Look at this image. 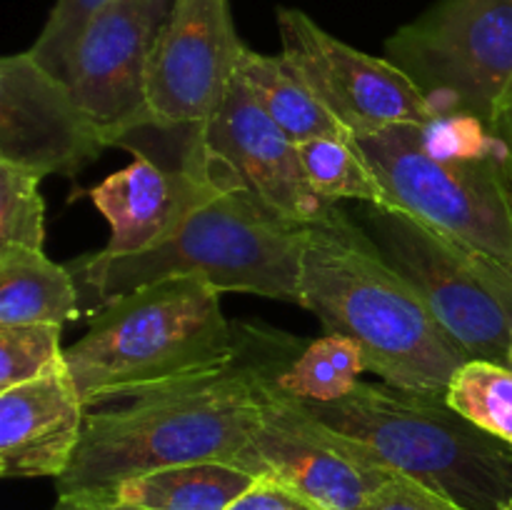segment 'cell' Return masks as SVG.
I'll list each match as a JSON object with an SVG mask.
<instances>
[{
  "instance_id": "1",
  "label": "cell",
  "mask_w": 512,
  "mask_h": 510,
  "mask_svg": "<svg viewBox=\"0 0 512 510\" xmlns=\"http://www.w3.org/2000/svg\"><path fill=\"white\" fill-rule=\"evenodd\" d=\"M238 328V353L225 363L88 405L73 463L55 480L58 495H108L123 480L170 465H235L278 375L303 348L263 325Z\"/></svg>"
},
{
  "instance_id": "2",
  "label": "cell",
  "mask_w": 512,
  "mask_h": 510,
  "mask_svg": "<svg viewBox=\"0 0 512 510\" xmlns=\"http://www.w3.org/2000/svg\"><path fill=\"white\" fill-rule=\"evenodd\" d=\"M298 305L328 335L353 340L383 383L445 395L465 363L418 290L343 208L308 225Z\"/></svg>"
},
{
  "instance_id": "3",
  "label": "cell",
  "mask_w": 512,
  "mask_h": 510,
  "mask_svg": "<svg viewBox=\"0 0 512 510\" xmlns=\"http://www.w3.org/2000/svg\"><path fill=\"white\" fill-rule=\"evenodd\" d=\"M305 238L308 225L278 218L243 190H220L155 248L130 255L98 250L65 265L88 320L113 300L173 275L205 278L220 293L300 303Z\"/></svg>"
},
{
  "instance_id": "4",
  "label": "cell",
  "mask_w": 512,
  "mask_h": 510,
  "mask_svg": "<svg viewBox=\"0 0 512 510\" xmlns=\"http://www.w3.org/2000/svg\"><path fill=\"white\" fill-rule=\"evenodd\" d=\"M220 295L205 278L173 275L100 308L88 333L65 348L85 408L233 358L240 328L225 320Z\"/></svg>"
},
{
  "instance_id": "5",
  "label": "cell",
  "mask_w": 512,
  "mask_h": 510,
  "mask_svg": "<svg viewBox=\"0 0 512 510\" xmlns=\"http://www.w3.org/2000/svg\"><path fill=\"white\" fill-rule=\"evenodd\" d=\"M303 405L373 450L393 473L463 508L505 510L512 503V448L450 408L445 395L360 380L340 400Z\"/></svg>"
},
{
  "instance_id": "6",
  "label": "cell",
  "mask_w": 512,
  "mask_h": 510,
  "mask_svg": "<svg viewBox=\"0 0 512 510\" xmlns=\"http://www.w3.org/2000/svg\"><path fill=\"white\" fill-rule=\"evenodd\" d=\"M355 145L393 208L512 270V180L495 143L488 150H440L428 143L425 125H393Z\"/></svg>"
},
{
  "instance_id": "7",
  "label": "cell",
  "mask_w": 512,
  "mask_h": 510,
  "mask_svg": "<svg viewBox=\"0 0 512 510\" xmlns=\"http://www.w3.org/2000/svg\"><path fill=\"white\" fill-rule=\"evenodd\" d=\"M358 225L418 290L465 360L510 368L512 270L393 205L360 203Z\"/></svg>"
},
{
  "instance_id": "8",
  "label": "cell",
  "mask_w": 512,
  "mask_h": 510,
  "mask_svg": "<svg viewBox=\"0 0 512 510\" xmlns=\"http://www.w3.org/2000/svg\"><path fill=\"white\" fill-rule=\"evenodd\" d=\"M440 118L490 128L512 83V0H440L385 43Z\"/></svg>"
},
{
  "instance_id": "9",
  "label": "cell",
  "mask_w": 512,
  "mask_h": 510,
  "mask_svg": "<svg viewBox=\"0 0 512 510\" xmlns=\"http://www.w3.org/2000/svg\"><path fill=\"white\" fill-rule=\"evenodd\" d=\"M235 465L255 478L280 480L328 510H358L395 475L373 450L323 423L278 383Z\"/></svg>"
},
{
  "instance_id": "10",
  "label": "cell",
  "mask_w": 512,
  "mask_h": 510,
  "mask_svg": "<svg viewBox=\"0 0 512 510\" xmlns=\"http://www.w3.org/2000/svg\"><path fill=\"white\" fill-rule=\"evenodd\" d=\"M278 30L288 63L353 140L393 125H433L438 120L405 70L343 43L303 10L280 8Z\"/></svg>"
},
{
  "instance_id": "11",
  "label": "cell",
  "mask_w": 512,
  "mask_h": 510,
  "mask_svg": "<svg viewBox=\"0 0 512 510\" xmlns=\"http://www.w3.org/2000/svg\"><path fill=\"white\" fill-rule=\"evenodd\" d=\"M203 168L220 190H243L278 218L315 225L338 205L320 198L300 160L298 143L260 108L238 73L200 130Z\"/></svg>"
},
{
  "instance_id": "12",
  "label": "cell",
  "mask_w": 512,
  "mask_h": 510,
  "mask_svg": "<svg viewBox=\"0 0 512 510\" xmlns=\"http://www.w3.org/2000/svg\"><path fill=\"white\" fill-rule=\"evenodd\" d=\"M240 50L230 0H178L150 53L153 123L203 128L233 80Z\"/></svg>"
},
{
  "instance_id": "13",
  "label": "cell",
  "mask_w": 512,
  "mask_h": 510,
  "mask_svg": "<svg viewBox=\"0 0 512 510\" xmlns=\"http://www.w3.org/2000/svg\"><path fill=\"white\" fill-rule=\"evenodd\" d=\"M110 148L80 110L68 83L30 50L0 60V160L73 178Z\"/></svg>"
},
{
  "instance_id": "14",
  "label": "cell",
  "mask_w": 512,
  "mask_h": 510,
  "mask_svg": "<svg viewBox=\"0 0 512 510\" xmlns=\"http://www.w3.org/2000/svg\"><path fill=\"white\" fill-rule=\"evenodd\" d=\"M155 35L143 0H115L90 20L65 63L63 80L75 103L108 145L153 123L148 70Z\"/></svg>"
},
{
  "instance_id": "15",
  "label": "cell",
  "mask_w": 512,
  "mask_h": 510,
  "mask_svg": "<svg viewBox=\"0 0 512 510\" xmlns=\"http://www.w3.org/2000/svg\"><path fill=\"white\" fill-rule=\"evenodd\" d=\"M218 193L205 175L135 155L128 168L115 170L90 190V200L110 225L103 253H143L165 243Z\"/></svg>"
},
{
  "instance_id": "16",
  "label": "cell",
  "mask_w": 512,
  "mask_h": 510,
  "mask_svg": "<svg viewBox=\"0 0 512 510\" xmlns=\"http://www.w3.org/2000/svg\"><path fill=\"white\" fill-rule=\"evenodd\" d=\"M85 403L68 363L40 378L0 390L3 478L65 475L83 438Z\"/></svg>"
},
{
  "instance_id": "17",
  "label": "cell",
  "mask_w": 512,
  "mask_h": 510,
  "mask_svg": "<svg viewBox=\"0 0 512 510\" xmlns=\"http://www.w3.org/2000/svg\"><path fill=\"white\" fill-rule=\"evenodd\" d=\"M80 318V295L68 265L45 250L0 245V325L55 323Z\"/></svg>"
},
{
  "instance_id": "18",
  "label": "cell",
  "mask_w": 512,
  "mask_h": 510,
  "mask_svg": "<svg viewBox=\"0 0 512 510\" xmlns=\"http://www.w3.org/2000/svg\"><path fill=\"white\" fill-rule=\"evenodd\" d=\"M253 483L255 475L238 465L205 460L123 480L103 498L140 510H228Z\"/></svg>"
},
{
  "instance_id": "19",
  "label": "cell",
  "mask_w": 512,
  "mask_h": 510,
  "mask_svg": "<svg viewBox=\"0 0 512 510\" xmlns=\"http://www.w3.org/2000/svg\"><path fill=\"white\" fill-rule=\"evenodd\" d=\"M235 73L243 78L260 108L280 125V130L293 143L300 145L315 138L353 140V135L315 98L313 90L283 53L265 55L243 45Z\"/></svg>"
},
{
  "instance_id": "20",
  "label": "cell",
  "mask_w": 512,
  "mask_h": 510,
  "mask_svg": "<svg viewBox=\"0 0 512 510\" xmlns=\"http://www.w3.org/2000/svg\"><path fill=\"white\" fill-rule=\"evenodd\" d=\"M363 370L368 365L353 340L325 333L293 355L278 375V388L303 403H333L360 383Z\"/></svg>"
},
{
  "instance_id": "21",
  "label": "cell",
  "mask_w": 512,
  "mask_h": 510,
  "mask_svg": "<svg viewBox=\"0 0 512 510\" xmlns=\"http://www.w3.org/2000/svg\"><path fill=\"white\" fill-rule=\"evenodd\" d=\"M300 160L315 193L330 205L340 200L393 205L385 185L360 153L355 140L315 138L298 145Z\"/></svg>"
},
{
  "instance_id": "22",
  "label": "cell",
  "mask_w": 512,
  "mask_h": 510,
  "mask_svg": "<svg viewBox=\"0 0 512 510\" xmlns=\"http://www.w3.org/2000/svg\"><path fill=\"white\" fill-rule=\"evenodd\" d=\"M445 400L463 418L512 448V368L493 360H465L450 378Z\"/></svg>"
},
{
  "instance_id": "23",
  "label": "cell",
  "mask_w": 512,
  "mask_h": 510,
  "mask_svg": "<svg viewBox=\"0 0 512 510\" xmlns=\"http://www.w3.org/2000/svg\"><path fill=\"white\" fill-rule=\"evenodd\" d=\"M60 333L63 325L55 323L0 325V390L15 388L65 365Z\"/></svg>"
},
{
  "instance_id": "24",
  "label": "cell",
  "mask_w": 512,
  "mask_h": 510,
  "mask_svg": "<svg viewBox=\"0 0 512 510\" xmlns=\"http://www.w3.org/2000/svg\"><path fill=\"white\" fill-rule=\"evenodd\" d=\"M43 175L0 160V245H23L43 250L45 200L40 195Z\"/></svg>"
},
{
  "instance_id": "25",
  "label": "cell",
  "mask_w": 512,
  "mask_h": 510,
  "mask_svg": "<svg viewBox=\"0 0 512 510\" xmlns=\"http://www.w3.org/2000/svg\"><path fill=\"white\" fill-rule=\"evenodd\" d=\"M110 3L115 0H55L43 30L30 48V55L50 73L63 78L65 63H68L80 35L85 33L90 20L103 13Z\"/></svg>"
},
{
  "instance_id": "26",
  "label": "cell",
  "mask_w": 512,
  "mask_h": 510,
  "mask_svg": "<svg viewBox=\"0 0 512 510\" xmlns=\"http://www.w3.org/2000/svg\"><path fill=\"white\" fill-rule=\"evenodd\" d=\"M358 510H468L455 500L445 498L438 490L408 478V475H390Z\"/></svg>"
},
{
  "instance_id": "27",
  "label": "cell",
  "mask_w": 512,
  "mask_h": 510,
  "mask_svg": "<svg viewBox=\"0 0 512 510\" xmlns=\"http://www.w3.org/2000/svg\"><path fill=\"white\" fill-rule=\"evenodd\" d=\"M228 510H328L300 490L275 478H255V483Z\"/></svg>"
},
{
  "instance_id": "28",
  "label": "cell",
  "mask_w": 512,
  "mask_h": 510,
  "mask_svg": "<svg viewBox=\"0 0 512 510\" xmlns=\"http://www.w3.org/2000/svg\"><path fill=\"white\" fill-rule=\"evenodd\" d=\"M488 133L490 138H493L505 173H508V178L512 180V83L503 93V98H500L498 108H495L493 123H490Z\"/></svg>"
},
{
  "instance_id": "29",
  "label": "cell",
  "mask_w": 512,
  "mask_h": 510,
  "mask_svg": "<svg viewBox=\"0 0 512 510\" xmlns=\"http://www.w3.org/2000/svg\"><path fill=\"white\" fill-rule=\"evenodd\" d=\"M50 510H140L120 500L103 495H58V503Z\"/></svg>"
},
{
  "instance_id": "30",
  "label": "cell",
  "mask_w": 512,
  "mask_h": 510,
  "mask_svg": "<svg viewBox=\"0 0 512 510\" xmlns=\"http://www.w3.org/2000/svg\"><path fill=\"white\" fill-rule=\"evenodd\" d=\"M143 3H145V8H148L150 20H153L155 33H160V28H163L165 20L170 18V13H173V8L178 0H143Z\"/></svg>"
},
{
  "instance_id": "31",
  "label": "cell",
  "mask_w": 512,
  "mask_h": 510,
  "mask_svg": "<svg viewBox=\"0 0 512 510\" xmlns=\"http://www.w3.org/2000/svg\"><path fill=\"white\" fill-rule=\"evenodd\" d=\"M510 368H512V340H510Z\"/></svg>"
},
{
  "instance_id": "32",
  "label": "cell",
  "mask_w": 512,
  "mask_h": 510,
  "mask_svg": "<svg viewBox=\"0 0 512 510\" xmlns=\"http://www.w3.org/2000/svg\"><path fill=\"white\" fill-rule=\"evenodd\" d=\"M505 510H512V503H510V505H508V508H505Z\"/></svg>"
}]
</instances>
